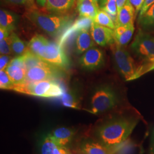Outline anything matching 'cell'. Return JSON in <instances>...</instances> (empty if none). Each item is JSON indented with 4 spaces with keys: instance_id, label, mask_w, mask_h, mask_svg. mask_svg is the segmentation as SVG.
Returning a JSON list of instances; mask_svg holds the SVG:
<instances>
[{
    "instance_id": "cell-1",
    "label": "cell",
    "mask_w": 154,
    "mask_h": 154,
    "mask_svg": "<svg viewBox=\"0 0 154 154\" xmlns=\"http://www.w3.org/2000/svg\"><path fill=\"white\" fill-rule=\"evenodd\" d=\"M141 121L143 119L140 114L129 106L99 117L88 127L86 132L105 147L120 150Z\"/></svg>"
},
{
    "instance_id": "cell-2",
    "label": "cell",
    "mask_w": 154,
    "mask_h": 154,
    "mask_svg": "<svg viewBox=\"0 0 154 154\" xmlns=\"http://www.w3.org/2000/svg\"><path fill=\"white\" fill-rule=\"evenodd\" d=\"M129 106L118 88L110 84L104 83L93 89L84 110L100 117Z\"/></svg>"
},
{
    "instance_id": "cell-3",
    "label": "cell",
    "mask_w": 154,
    "mask_h": 154,
    "mask_svg": "<svg viewBox=\"0 0 154 154\" xmlns=\"http://www.w3.org/2000/svg\"><path fill=\"white\" fill-rule=\"evenodd\" d=\"M28 19L51 36H57L72 23L70 18L61 14H48L37 9L28 11Z\"/></svg>"
},
{
    "instance_id": "cell-4",
    "label": "cell",
    "mask_w": 154,
    "mask_h": 154,
    "mask_svg": "<svg viewBox=\"0 0 154 154\" xmlns=\"http://www.w3.org/2000/svg\"><path fill=\"white\" fill-rule=\"evenodd\" d=\"M113 58L118 70L125 81L135 80L145 73L143 66H138L129 53L115 42L111 45Z\"/></svg>"
},
{
    "instance_id": "cell-5",
    "label": "cell",
    "mask_w": 154,
    "mask_h": 154,
    "mask_svg": "<svg viewBox=\"0 0 154 154\" xmlns=\"http://www.w3.org/2000/svg\"><path fill=\"white\" fill-rule=\"evenodd\" d=\"M12 90L20 93L43 98L61 97L65 93L61 85L54 80H45L16 85Z\"/></svg>"
},
{
    "instance_id": "cell-6",
    "label": "cell",
    "mask_w": 154,
    "mask_h": 154,
    "mask_svg": "<svg viewBox=\"0 0 154 154\" xmlns=\"http://www.w3.org/2000/svg\"><path fill=\"white\" fill-rule=\"evenodd\" d=\"M133 52L141 60L154 66V37L139 29L131 45Z\"/></svg>"
},
{
    "instance_id": "cell-7",
    "label": "cell",
    "mask_w": 154,
    "mask_h": 154,
    "mask_svg": "<svg viewBox=\"0 0 154 154\" xmlns=\"http://www.w3.org/2000/svg\"><path fill=\"white\" fill-rule=\"evenodd\" d=\"M87 127H60L49 133L55 142L70 151L86 131Z\"/></svg>"
},
{
    "instance_id": "cell-8",
    "label": "cell",
    "mask_w": 154,
    "mask_h": 154,
    "mask_svg": "<svg viewBox=\"0 0 154 154\" xmlns=\"http://www.w3.org/2000/svg\"><path fill=\"white\" fill-rule=\"evenodd\" d=\"M37 55L42 61L61 69L70 66V61L58 43L48 41L39 50Z\"/></svg>"
},
{
    "instance_id": "cell-9",
    "label": "cell",
    "mask_w": 154,
    "mask_h": 154,
    "mask_svg": "<svg viewBox=\"0 0 154 154\" xmlns=\"http://www.w3.org/2000/svg\"><path fill=\"white\" fill-rule=\"evenodd\" d=\"M119 151L103 146L91 138L86 131L72 152L74 154H117Z\"/></svg>"
},
{
    "instance_id": "cell-10",
    "label": "cell",
    "mask_w": 154,
    "mask_h": 154,
    "mask_svg": "<svg viewBox=\"0 0 154 154\" xmlns=\"http://www.w3.org/2000/svg\"><path fill=\"white\" fill-rule=\"evenodd\" d=\"M62 76L61 69L44 62L26 70V82L54 80Z\"/></svg>"
},
{
    "instance_id": "cell-11",
    "label": "cell",
    "mask_w": 154,
    "mask_h": 154,
    "mask_svg": "<svg viewBox=\"0 0 154 154\" xmlns=\"http://www.w3.org/2000/svg\"><path fill=\"white\" fill-rule=\"evenodd\" d=\"M94 23V20L86 17L79 16L77 20L74 22L72 26H69L62 33L59 38L58 44L62 48L63 46L73 38L75 34H78L82 30H88L91 29Z\"/></svg>"
},
{
    "instance_id": "cell-12",
    "label": "cell",
    "mask_w": 154,
    "mask_h": 154,
    "mask_svg": "<svg viewBox=\"0 0 154 154\" xmlns=\"http://www.w3.org/2000/svg\"><path fill=\"white\" fill-rule=\"evenodd\" d=\"M79 63L83 68L93 70L99 69L104 65L105 57L102 50L97 48H91L82 55Z\"/></svg>"
},
{
    "instance_id": "cell-13",
    "label": "cell",
    "mask_w": 154,
    "mask_h": 154,
    "mask_svg": "<svg viewBox=\"0 0 154 154\" xmlns=\"http://www.w3.org/2000/svg\"><path fill=\"white\" fill-rule=\"evenodd\" d=\"M90 33L95 42L100 46L111 45L116 42L114 30L110 28L94 22L90 29Z\"/></svg>"
},
{
    "instance_id": "cell-14",
    "label": "cell",
    "mask_w": 154,
    "mask_h": 154,
    "mask_svg": "<svg viewBox=\"0 0 154 154\" xmlns=\"http://www.w3.org/2000/svg\"><path fill=\"white\" fill-rule=\"evenodd\" d=\"M39 149L40 154H73L69 149L56 143L49 134L41 140Z\"/></svg>"
},
{
    "instance_id": "cell-15",
    "label": "cell",
    "mask_w": 154,
    "mask_h": 154,
    "mask_svg": "<svg viewBox=\"0 0 154 154\" xmlns=\"http://www.w3.org/2000/svg\"><path fill=\"white\" fill-rule=\"evenodd\" d=\"M95 41L88 30H82L77 34L75 41V51L78 54H82L95 45Z\"/></svg>"
},
{
    "instance_id": "cell-16",
    "label": "cell",
    "mask_w": 154,
    "mask_h": 154,
    "mask_svg": "<svg viewBox=\"0 0 154 154\" xmlns=\"http://www.w3.org/2000/svg\"><path fill=\"white\" fill-rule=\"evenodd\" d=\"M99 9L95 0H79L77 1V10L79 16L89 17L94 20Z\"/></svg>"
},
{
    "instance_id": "cell-17",
    "label": "cell",
    "mask_w": 154,
    "mask_h": 154,
    "mask_svg": "<svg viewBox=\"0 0 154 154\" xmlns=\"http://www.w3.org/2000/svg\"><path fill=\"white\" fill-rule=\"evenodd\" d=\"M134 30V24L116 26L114 30L116 43L122 46L127 44L132 38Z\"/></svg>"
},
{
    "instance_id": "cell-18",
    "label": "cell",
    "mask_w": 154,
    "mask_h": 154,
    "mask_svg": "<svg viewBox=\"0 0 154 154\" xmlns=\"http://www.w3.org/2000/svg\"><path fill=\"white\" fill-rule=\"evenodd\" d=\"M135 15V9L128 1H127L126 3L118 13L116 26L134 24Z\"/></svg>"
},
{
    "instance_id": "cell-19",
    "label": "cell",
    "mask_w": 154,
    "mask_h": 154,
    "mask_svg": "<svg viewBox=\"0 0 154 154\" xmlns=\"http://www.w3.org/2000/svg\"><path fill=\"white\" fill-rule=\"evenodd\" d=\"M75 0H47L45 8L47 11L62 14L69 11Z\"/></svg>"
},
{
    "instance_id": "cell-20",
    "label": "cell",
    "mask_w": 154,
    "mask_h": 154,
    "mask_svg": "<svg viewBox=\"0 0 154 154\" xmlns=\"http://www.w3.org/2000/svg\"><path fill=\"white\" fill-rule=\"evenodd\" d=\"M5 70L14 85L26 82V69L9 63Z\"/></svg>"
},
{
    "instance_id": "cell-21",
    "label": "cell",
    "mask_w": 154,
    "mask_h": 154,
    "mask_svg": "<svg viewBox=\"0 0 154 154\" xmlns=\"http://www.w3.org/2000/svg\"><path fill=\"white\" fill-rule=\"evenodd\" d=\"M138 23L140 29L144 32H149L154 29V4L142 16L138 17Z\"/></svg>"
},
{
    "instance_id": "cell-22",
    "label": "cell",
    "mask_w": 154,
    "mask_h": 154,
    "mask_svg": "<svg viewBox=\"0 0 154 154\" xmlns=\"http://www.w3.org/2000/svg\"><path fill=\"white\" fill-rule=\"evenodd\" d=\"M17 17L12 12L5 9L0 11V25L10 32L15 29Z\"/></svg>"
},
{
    "instance_id": "cell-23",
    "label": "cell",
    "mask_w": 154,
    "mask_h": 154,
    "mask_svg": "<svg viewBox=\"0 0 154 154\" xmlns=\"http://www.w3.org/2000/svg\"><path fill=\"white\" fill-rule=\"evenodd\" d=\"M94 22L99 25L114 30L116 24L109 14L102 9H99L97 16L94 19Z\"/></svg>"
},
{
    "instance_id": "cell-24",
    "label": "cell",
    "mask_w": 154,
    "mask_h": 154,
    "mask_svg": "<svg viewBox=\"0 0 154 154\" xmlns=\"http://www.w3.org/2000/svg\"><path fill=\"white\" fill-rule=\"evenodd\" d=\"M21 57L26 70L34 66L41 65L45 62L29 49L21 55Z\"/></svg>"
},
{
    "instance_id": "cell-25",
    "label": "cell",
    "mask_w": 154,
    "mask_h": 154,
    "mask_svg": "<svg viewBox=\"0 0 154 154\" xmlns=\"http://www.w3.org/2000/svg\"><path fill=\"white\" fill-rule=\"evenodd\" d=\"M62 105L66 107L75 109H82V107L78 99L72 92H66L61 97Z\"/></svg>"
},
{
    "instance_id": "cell-26",
    "label": "cell",
    "mask_w": 154,
    "mask_h": 154,
    "mask_svg": "<svg viewBox=\"0 0 154 154\" xmlns=\"http://www.w3.org/2000/svg\"><path fill=\"white\" fill-rule=\"evenodd\" d=\"M48 40L42 35L35 34L28 44V49L35 54H37L39 50L48 42Z\"/></svg>"
},
{
    "instance_id": "cell-27",
    "label": "cell",
    "mask_w": 154,
    "mask_h": 154,
    "mask_svg": "<svg viewBox=\"0 0 154 154\" xmlns=\"http://www.w3.org/2000/svg\"><path fill=\"white\" fill-rule=\"evenodd\" d=\"M10 37L11 39L12 51L16 54L18 55H22L28 50L25 43L18 37L16 34L14 32H11Z\"/></svg>"
},
{
    "instance_id": "cell-28",
    "label": "cell",
    "mask_w": 154,
    "mask_h": 154,
    "mask_svg": "<svg viewBox=\"0 0 154 154\" xmlns=\"http://www.w3.org/2000/svg\"><path fill=\"white\" fill-rule=\"evenodd\" d=\"M102 9H103L109 14L110 17L116 24L118 16L116 0H107L106 5Z\"/></svg>"
},
{
    "instance_id": "cell-29",
    "label": "cell",
    "mask_w": 154,
    "mask_h": 154,
    "mask_svg": "<svg viewBox=\"0 0 154 154\" xmlns=\"http://www.w3.org/2000/svg\"><path fill=\"white\" fill-rule=\"evenodd\" d=\"M14 85L5 70L0 71V88L4 90H12Z\"/></svg>"
},
{
    "instance_id": "cell-30",
    "label": "cell",
    "mask_w": 154,
    "mask_h": 154,
    "mask_svg": "<svg viewBox=\"0 0 154 154\" xmlns=\"http://www.w3.org/2000/svg\"><path fill=\"white\" fill-rule=\"evenodd\" d=\"M11 39L10 36L0 40V52L2 55H9L11 53Z\"/></svg>"
},
{
    "instance_id": "cell-31",
    "label": "cell",
    "mask_w": 154,
    "mask_h": 154,
    "mask_svg": "<svg viewBox=\"0 0 154 154\" xmlns=\"http://www.w3.org/2000/svg\"><path fill=\"white\" fill-rule=\"evenodd\" d=\"M128 2L134 7L136 14L139 13L144 2V0H127Z\"/></svg>"
},
{
    "instance_id": "cell-32",
    "label": "cell",
    "mask_w": 154,
    "mask_h": 154,
    "mask_svg": "<svg viewBox=\"0 0 154 154\" xmlns=\"http://www.w3.org/2000/svg\"><path fill=\"white\" fill-rule=\"evenodd\" d=\"M153 4H154V0H144L143 6L139 13V17L142 16Z\"/></svg>"
},
{
    "instance_id": "cell-33",
    "label": "cell",
    "mask_w": 154,
    "mask_h": 154,
    "mask_svg": "<svg viewBox=\"0 0 154 154\" xmlns=\"http://www.w3.org/2000/svg\"><path fill=\"white\" fill-rule=\"evenodd\" d=\"M9 57L6 55H1L0 58V70H5L6 66L9 64Z\"/></svg>"
},
{
    "instance_id": "cell-34",
    "label": "cell",
    "mask_w": 154,
    "mask_h": 154,
    "mask_svg": "<svg viewBox=\"0 0 154 154\" xmlns=\"http://www.w3.org/2000/svg\"><path fill=\"white\" fill-rule=\"evenodd\" d=\"M25 4L29 11L37 9V8L35 5V0H25Z\"/></svg>"
},
{
    "instance_id": "cell-35",
    "label": "cell",
    "mask_w": 154,
    "mask_h": 154,
    "mask_svg": "<svg viewBox=\"0 0 154 154\" xmlns=\"http://www.w3.org/2000/svg\"><path fill=\"white\" fill-rule=\"evenodd\" d=\"M10 32L3 28H0V40L9 36Z\"/></svg>"
},
{
    "instance_id": "cell-36",
    "label": "cell",
    "mask_w": 154,
    "mask_h": 154,
    "mask_svg": "<svg viewBox=\"0 0 154 154\" xmlns=\"http://www.w3.org/2000/svg\"><path fill=\"white\" fill-rule=\"evenodd\" d=\"M149 149H154V126L152 130V132L149 138Z\"/></svg>"
},
{
    "instance_id": "cell-37",
    "label": "cell",
    "mask_w": 154,
    "mask_h": 154,
    "mask_svg": "<svg viewBox=\"0 0 154 154\" xmlns=\"http://www.w3.org/2000/svg\"><path fill=\"white\" fill-rule=\"evenodd\" d=\"M6 2L14 5H23L25 3V0H5Z\"/></svg>"
},
{
    "instance_id": "cell-38",
    "label": "cell",
    "mask_w": 154,
    "mask_h": 154,
    "mask_svg": "<svg viewBox=\"0 0 154 154\" xmlns=\"http://www.w3.org/2000/svg\"><path fill=\"white\" fill-rule=\"evenodd\" d=\"M127 0H116V4H117V8H118V13L119 11L123 6L126 3Z\"/></svg>"
},
{
    "instance_id": "cell-39",
    "label": "cell",
    "mask_w": 154,
    "mask_h": 154,
    "mask_svg": "<svg viewBox=\"0 0 154 154\" xmlns=\"http://www.w3.org/2000/svg\"><path fill=\"white\" fill-rule=\"evenodd\" d=\"M99 6L100 9H103L105 7L107 0H95Z\"/></svg>"
},
{
    "instance_id": "cell-40",
    "label": "cell",
    "mask_w": 154,
    "mask_h": 154,
    "mask_svg": "<svg viewBox=\"0 0 154 154\" xmlns=\"http://www.w3.org/2000/svg\"><path fill=\"white\" fill-rule=\"evenodd\" d=\"M47 0H36L37 4L41 8H44L46 6Z\"/></svg>"
},
{
    "instance_id": "cell-41",
    "label": "cell",
    "mask_w": 154,
    "mask_h": 154,
    "mask_svg": "<svg viewBox=\"0 0 154 154\" xmlns=\"http://www.w3.org/2000/svg\"><path fill=\"white\" fill-rule=\"evenodd\" d=\"M149 154H154V149H149Z\"/></svg>"
},
{
    "instance_id": "cell-42",
    "label": "cell",
    "mask_w": 154,
    "mask_h": 154,
    "mask_svg": "<svg viewBox=\"0 0 154 154\" xmlns=\"http://www.w3.org/2000/svg\"><path fill=\"white\" fill-rule=\"evenodd\" d=\"M79 1V0H77V1Z\"/></svg>"
},
{
    "instance_id": "cell-43",
    "label": "cell",
    "mask_w": 154,
    "mask_h": 154,
    "mask_svg": "<svg viewBox=\"0 0 154 154\" xmlns=\"http://www.w3.org/2000/svg\"></svg>"
}]
</instances>
